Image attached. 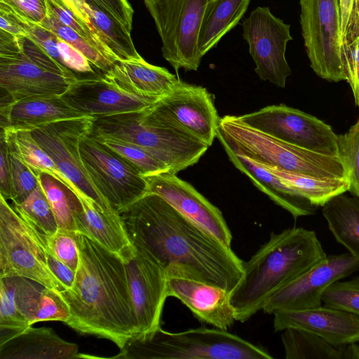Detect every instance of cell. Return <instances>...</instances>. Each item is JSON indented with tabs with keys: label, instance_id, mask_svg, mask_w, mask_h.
Here are the masks:
<instances>
[{
	"label": "cell",
	"instance_id": "cell-1",
	"mask_svg": "<svg viewBox=\"0 0 359 359\" xmlns=\"http://www.w3.org/2000/svg\"><path fill=\"white\" fill-rule=\"evenodd\" d=\"M132 243L165 271L178 268L231 292L243 261L156 194L147 193L119 212Z\"/></svg>",
	"mask_w": 359,
	"mask_h": 359
},
{
	"label": "cell",
	"instance_id": "cell-2",
	"mask_svg": "<svg viewBox=\"0 0 359 359\" xmlns=\"http://www.w3.org/2000/svg\"><path fill=\"white\" fill-rule=\"evenodd\" d=\"M76 241L74 283L59 292L70 311L65 323L81 334L110 340L121 350L139 333L124 261L79 232Z\"/></svg>",
	"mask_w": 359,
	"mask_h": 359
},
{
	"label": "cell",
	"instance_id": "cell-3",
	"mask_svg": "<svg viewBox=\"0 0 359 359\" xmlns=\"http://www.w3.org/2000/svg\"><path fill=\"white\" fill-rule=\"evenodd\" d=\"M327 257L316 233L302 227L271 233L269 241L243 262V275L231 292L236 321L244 323L268 299Z\"/></svg>",
	"mask_w": 359,
	"mask_h": 359
},
{
	"label": "cell",
	"instance_id": "cell-4",
	"mask_svg": "<svg viewBox=\"0 0 359 359\" xmlns=\"http://www.w3.org/2000/svg\"><path fill=\"white\" fill-rule=\"evenodd\" d=\"M113 358L271 359L265 348L217 327L180 332L156 330L131 338Z\"/></svg>",
	"mask_w": 359,
	"mask_h": 359
},
{
	"label": "cell",
	"instance_id": "cell-5",
	"mask_svg": "<svg viewBox=\"0 0 359 359\" xmlns=\"http://www.w3.org/2000/svg\"><path fill=\"white\" fill-rule=\"evenodd\" d=\"M219 133L233 148L261 164L320 178H348L339 156H327L285 142L243 121L238 116L220 118Z\"/></svg>",
	"mask_w": 359,
	"mask_h": 359
},
{
	"label": "cell",
	"instance_id": "cell-6",
	"mask_svg": "<svg viewBox=\"0 0 359 359\" xmlns=\"http://www.w3.org/2000/svg\"><path fill=\"white\" fill-rule=\"evenodd\" d=\"M89 135L140 147L165 163L169 172L175 175L196 164L209 147L176 130L143 124L140 111L95 118Z\"/></svg>",
	"mask_w": 359,
	"mask_h": 359
},
{
	"label": "cell",
	"instance_id": "cell-7",
	"mask_svg": "<svg viewBox=\"0 0 359 359\" xmlns=\"http://www.w3.org/2000/svg\"><path fill=\"white\" fill-rule=\"evenodd\" d=\"M147 126L169 128L211 146L220 118L214 96L202 86L182 80L168 93L140 111Z\"/></svg>",
	"mask_w": 359,
	"mask_h": 359
},
{
	"label": "cell",
	"instance_id": "cell-8",
	"mask_svg": "<svg viewBox=\"0 0 359 359\" xmlns=\"http://www.w3.org/2000/svg\"><path fill=\"white\" fill-rule=\"evenodd\" d=\"M22 277L61 292L50 270L43 234L27 224L0 195V278Z\"/></svg>",
	"mask_w": 359,
	"mask_h": 359
},
{
	"label": "cell",
	"instance_id": "cell-9",
	"mask_svg": "<svg viewBox=\"0 0 359 359\" xmlns=\"http://www.w3.org/2000/svg\"><path fill=\"white\" fill-rule=\"evenodd\" d=\"M162 42L163 57L176 72L197 71L201 55L198 37L210 0H143Z\"/></svg>",
	"mask_w": 359,
	"mask_h": 359
},
{
	"label": "cell",
	"instance_id": "cell-10",
	"mask_svg": "<svg viewBox=\"0 0 359 359\" xmlns=\"http://www.w3.org/2000/svg\"><path fill=\"white\" fill-rule=\"evenodd\" d=\"M304 47L313 71L330 82L346 81L338 0H299Z\"/></svg>",
	"mask_w": 359,
	"mask_h": 359
},
{
	"label": "cell",
	"instance_id": "cell-11",
	"mask_svg": "<svg viewBox=\"0 0 359 359\" xmlns=\"http://www.w3.org/2000/svg\"><path fill=\"white\" fill-rule=\"evenodd\" d=\"M94 118L82 116L55 121L40 126L31 133L76 188L93 199L104 212L119 214L98 191L81 156L80 142L90 134Z\"/></svg>",
	"mask_w": 359,
	"mask_h": 359
},
{
	"label": "cell",
	"instance_id": "cell-12",
	"mask_svg": "<svg viewBox=\"0 0 359 359\" xmlns=\"http://www.w3.org/2000/svg\"><path fill=\"white\" fill-rule=\"evenodd\" d=\"M238 117L248 126L285 142L323 155L338 156V135L332 127L299 109L281 104Z\"/></svg>",
	"mask_w": 359,
	"mask_h": 359
},
{
	"label": "cell",
	"instance_id": "cell-13",
	"mask_svg": "<svg viewBox=\"0 0 359 359\" xmlns=\"http://www.w3.org/2000/svg\"><path fill=\"white\" fill-rule=\"evenodd\" d=\"M79 150L97 189L117 212L147 193V182L140 172L93 137H83Z\"/></svg>",
	"mask_w": 359,
	"mask_h": 359
},
{
	"label": "cell",
	"instance_id": "cell-14",
	"mask_svg": "<svg viewBox=\"0 0 359 359\" xmlns=\"http://www.w3.org/2000/svg\"><path fill=\"white\" fill-rule=\"evenodd\" d=\"M243 36L262 81L285 88L292 74L285 57L287 43L292 40L290 25L276 17L267 6H258L242 23Z\"/></svg>",
	"mask_w": 359,
	"mask_h": 359
},
{
	"label": "cell",
	"instance_id": "cell-15",
	"mask_svg": "<svg viewBox=\"0 0 359 359\" xmlns=\"http://www.w3.org/2000/svg\"><path fill=\"white\" fill-rule=\"evenodd\" d=\"M76 81L47 70L29 60L22 53L17 36L0 39L1 102L61 96Z\"/></svg>",
	"mask_w": 359,
	"mask_h": 359
},
{
	"label": "cell",
	"instance_id": "cell-16",
	"mask_svg": "<svg viewBox=\"0 0 359 359\" xmlns=\"http://www.w3.org/2000/svg\"><path fill=\"white\" fill-rule=\"evenodd\" d=\"M359 270V257L351 253L327 256L318 264L278 290L262 311L304 310L322 305L325 290L333 283Z\"/></svg>",
	"mask_w": 359,
	"mask_h": 359
},
{
	"label": "cell",
	"instance_id": "cell-17",
	"mask_svg": "<svg viewBox=\"0 0 359 359\" xmlns=\"http://www.w3.org/2000/svg\"><path fill=\"white\" fill-rule=\"evenodd\" d=\"M123 261L138 334L152 332L161 327L163 308L168 297L166 272L134 245Z\"/></svg>",
	"mask_w": 359,
	"mask_h": 359
},
{
	"label": "cell",
	"instance_id": "cell-18",
	"mask_svg": "<svg viewBox=\"0 0 359 359\" xmlns=\"http://www.w3.org/2000/svg\"><path fill=\"white\" fill-rule=\"evenodd\" d=\"M144 177L147 193L158 194L187 219L231 248L233 236L222 212L193 186L169 172Z\"/></svg>",
	"mask_w": 359,
	"mask_h": 359
},
{
	"label": "cell",
	"instance_id": "cell-19",
	"mask_svg": "<svg viewBox=\"0 0 359 359\" xmlns=\"http://www.w3.org/2000/svg\"><path fill=\"white\" fill-rule=\"evenodd\" d=\"M165 272L168 296L178 299L198 320L226 330L236 321L230 291L178 268H170Z\"/></svg>",
	"mask_w": 359,
	"mask_h": 359
},
{
	"label": "cell",
	"instance_id": "cell-20",
	"mask_svg": "<svg viewBox=\"0 0 359 359\" xmlns=\"http://www.w3.org/2000/svg\"><path fill=\"white\" fill-rule=\"evenodd\" d=\"M61 96L82 116L94 118L142 111L158 99L126 91L103 75L77 80Z\"/></svg>",
	"mask_w": 359,
	"mask_h": 359
},
{
	"label": "cell",
	"instance_id": "cell-21",
	"mask_svg": "<svg viewBox=\"0 0 359 359\" xmlns=\"http://www.w3.org/2000/svg\"><path fill=\"white\" fill-rule=\"evenodd\" d=\"M273 314L276 332L297 328L313 333L337 346L359 342V316L333 307L278 310Z\"/></svg>",
	"mask_w": 359,
	"mask_h": 359
},
{
	"label": "cell",
	"instance_id": "cell-22",
	"mask_svg": "<svg viewBox=\"0 0 359 359\" xmlns=\"http://www.w3.org/2000/svg\"><path fill=\"white\" fill-rule=\"evenodd\" d=\"M78 351L50 327L0 329V359H73Z\"/></svg>",
	"mask_w": 359,
	"mask_h": 359
},
{
	"label": "cell",
	"instance_id": "cell-23",
	"mask_svg": "<svg viewBox=\"0 0 359 359\" xmlns=\"http://www.w3.org/2000/svg\"><path fill=\"white\" fill-rule=\"evenodd\" d=\"M216 137L234 166L245 174L258 189L288 211L294 219L316 213L318 207L309 200L285 184L260 163L250 159L233 148L217 132Z\"/></svg>",
	"mask_w": 359,
	"mask_h": 359
},
{
	"label": "cell",
	"instance_id": "cell-24",
	"mask_svg": "<svg viewBox=\"0 0 359 359\" xmlns=\"http://www.w3.org/2000/svg\"><path fill=\"white\" fill-rule=\"evenodd\" d=\"M74 193L82 205L81 211L75 216L77 232L123 259L133 244L120 214H107L79 189Z\"/></svg>",
	"mask_w": 359,
	"mask_h": 359
},
{
	"label": "cell",
	"instance_id": "cell-25",
	"mask_svg": "<svg viewBox=\"0 0 359 359\" xmlns=\"http://www.w3.org/2000/svg\"><path fill=\"white\" fill-rule=\"evenodd\" d=\"M82 116L59 95L33 97L0 104L2 130H32L46 123Z\"/></svg>",
	"mask_w": 359,
	"mask_h": 359
},
{
	"label": "cell",
	"instance_id": "cell-26",
	"mask_svg": "<svg viewBox=\"0 0 359 359\" xmlns=\"http://www.w3.org/2000/svg\"><path fill=\"white\" fill-rule=\"evenodd\" d=\"M103 76L126 91L156 98L168 93L180 80L166 68L149 64L143 58L118 60Z\"/></svg>",
	"mask_w": 359,
	"mask_h": 359
},
{
	"label": "cell",
	"instance_id": "cell-27",
	"mask_svg": "<svg viewBox=\"0 0 359 359\" xmlns=\"http://www.w3.org/2000/svg\"><path fill=\"white\" fill-rule=\"evenodd\" d=\"M15 300L19 312L29 324L41 321L66 323L70 316L69 309L59 292L22 277H13Z\"/></svg>",
	"mask_w": 359,
	"mask_h": 359
},
{
	"label": "cell",
	"instance_id": "cell-28",
	"mask_svg": "<svg viewBox=\"0 0 359 359\" xmlns=\"http://www.w3.org/2000/svg\"><path fill=\"white\" fill-rule=\"evenodd\" d=\"M14 11L18 23L25 31L27 36L39 44L71 76L81 80L97 78L103 75L83 53L72 45L50 30L26 20L15 10Z\"/></svg>",
	"mask_w": 359,
	"mask_h": 359
},
{
	"label": "cell",
	"instance_id": "cell-29",
	"mask_svg": "<svg viewBox=\"0 0 359 359\" xmlns=\"http://www.w3.org/2000/svg\"><path fill=\"white\" fill-rule=\"evenodd\" d=\"M287 359H359L356 343L337 346L313 333L297 328L283 330Z\"/></svg>",
	"mask_w": 359,
	"mask_h": 359
},
{
	"label": "cell",
	"instance_id": "cell-30",
	"mask_svg": "<svg viewBox=\"0 0 359 359\" xmlns=\"http://www.w3.org/2000/svg\"><path fill=\"white\" fill-rule=\"evenodd\" d=\"M251 0H210L206 7L198 37L201 57L217 46L234 28L247 11Z\"/></svg>",
	"mask_w": 359,
	"mask_h": 359
},
{
	"label": "cell",
	"instance_id": "cell-31",
	"mask_svg": "<svg viewBox=\"0 0 359 359\" xmlns=\"http://www.w3.org/2000/svg\"><path fill=\"white\" fill-rule=\"evenodd\" d=\"M346 193L328 201L322 213L336 241L359 257V198Z\"/></svg>",
	"mask_w": 359,
	"mask_h": 359
},
{
	"label": "cell",
	"instance_id": "cell-32",
	"mask_svg": "<svg viewBox=\"0 0 359 359\" xmlns=\"http://www.w3.org/2000/svg\"><path fill=\"white\" fill-rule=\"evenodd\" d=\"M261 165L318 208L323 207L335 196L348 191L349 181L347 178H320Z\"/></svg>",
	"mask_w": 359,
	"mask_h": 359
},
{
	"label": "cell",
	"instance_id": "cell-33",
	"mask_svg": "<svg viewBox=\"0 0 359 359\" xmlns=\"http://www.w3.org/2000/svg\"><path fill=\"white\" fill-rule=\"evenodd\" d=\"M89 6L90 23L118 60H140L128 31L123 25L91 0H85Z\"/></svg>",
	"mask_w": 359,
	"mask_h": 359
},
{
	"label": "cell",
	"instance_id": "cell-34",
	"mask_svg": "<svg viewBox=\"0 0 359 359\" xmlns=\"http://www.w3.org/2000/svg\"><path fill=\"white\" fill-rule=\"evenodd\" d=\"M37 177L53 211L58 229L77 231L75 216L81 211L82 205L76 194L50 174L41 172Z\"/></svg>",
	"mask_w": 359,
	"mask_h": 359
},
{
	"label": "cell",
	"instance_id": "cell-35",
	"mask_svg": "<svg viewBox=\"0 0 359 359\" xmlns=\"http://www.w3.org/2000/svg\"><path fill=\"white\" fill-rule=\"evenodd\" d=\"M1 130L9 136L22 160L36 176L46 172L53 176L73 191L76 189L61 173L53 158L34 139L31 130Z\"/></svg>",
	"mask_w": 359,
	"mask_h": 359
},
{
	"label": "cell",
	"instance_id": "cell-36",
	"mask_svg": "<svg viewBox=\"0 0 359 359\" xmlns=\"http://www.w3.org/2000/svg\"><path fill=\"white\" fill-rule=\"evenodd\" d=\"M15 212L39 233L50 236L58 231L53 211L40 184L21 203L13 204Z\"/></svg>",
	"mask_w": 359,
	"mask_h": 359
},
{
	"label": "cell",
	"instance_id": "cell-37",
	"mask_svg": "<svg viewBox=\"0 0 359 359\" xmlns=\"http://www.w3.org/2000/svg\"><path fill=\"white\" fill-rule=\"evenodd\" d=\"M90 136L122 157L143 177L169 172L165 163L140 147L111 137Z\"/></svg>",
	"mask_w": 359,
	"mask_h": 359
},
{
	"label": "cell",
	"instance_id": "cell-38",
	"mask_svg": "<svg viewBox=\"0 0 359 359\" xmlns=\"http://www.w3.org/2000/svg\"><path fill=\"white\" fill-rule=\"evenodd\" d=\"M39 25L50 30L83 53L103 74L109 72L112 69L114 65L113 62L104 56L85 38L60 22L49 12L47 13L46 18Z\"/></svg>",
	"mask_w": 359,
	"mask_h": 359
},
{
	"label": "cell",
	"instance_id": "cell-39",
	"mask_svg": "<svg viewBox=\"0 0 359 359\" xmlns=\"http://www.w3.org/2000/svg\"><path fill=\"white\" fill-rule=\"evenodd\" d=\"M9 149L11 161V200L13 204L22 203L36 188L39 182L37 176L20 158L13 142L4 131Z\"/></svg>",
	"mask_w": 359,
	"mask_h": 359
},
{
	"label": "cell",
	"instance_id": "cell-40",
	"mask_svg": "<svg viewBox=\"0 0 359 359\" xmlns=\"http://www.w3.org/2000/svg\"><path fill=\"white\" fill-rule=\"evenodd\" d=\"M46 4L48 12L60 22L85 38L93 47L114 63L118 60L96 29L77 18L72 11L56 0H46Z\"/></svg>",
	"mask_w": 359,
	"mask_h": 359
},
{
	"label": "cell",
	"instance_id": "cell-41",
	"mask_svg": "<svg viewBox=\"0 0 359 359\" xmlns=\"http://www.w3.org/2000/svg\"><path fill=\"white\" fill-rule=\"evenodd\" d=\"M337 147L348 175V191L359 198V117L347 132L337 135Z\"/></svg>",
	"mask_w": 359,
	"mask_h": 359
},
{
	"label": "cell",
	"instance_id": "cell-42",
	"mask_svg": "<svg viewBox=\"0 0 359 359\" xmlns=\"http://www.w3.org/2000/svg\"><path fill=\"white\" fill-rule=\"evenodd\" d=\"M324 305L359 316V277L331 284L322 297Z\"/></svg>",
	"mask_w": 359,
	"mask_h": 359
},
{
	"label": "cell",
	"instance_id": "cell-43",
	"mask_svg": "<svg viewBox=\"0 0 359 359\" xmlns=\"http://www.w3.org/2000/svg\"><path fill=\"white\" fill-rule=\"evenodd\" d=\"M30 326L18 310L13 277L0 278V329L18 330Z\"/></svg>",
	"mask_w": 359,
	"mask_h": 359
},
{
	"label": "cell",
	"instance_id": "cell-44",
	"mask_svg": "<svg viewBox=\"0 0 359 359\" xmlns=\"http://www.w3.org/2000/svg\"><path fill=\"white\" fill-rule=\"evenodd\" d=\"M77 231L58 230L54 235L44 236L48 250L60 262L76 271L79 262Z\"/></svg>",
	"mask_w": 359,
	"mask_h": 359
},
{
	"label": "cell",
	"instance_id": "cell-45",
	"mask_svg": "<svg viewBox=\"0 0 359 359\" xmlns=\"http://www.w3.org/2000/svg\"><path fill=\"white\" fill-rule=\"evenodd\" d=\"M342 61L346 81L359 108V25L353 40L342 50Z\"/></svg>",
	"mask_w": 359,
	"mask_h": 359
},
{
	"label": "cell",
	"instance_id": "cell-46",
	"mask_svg": "<svg viewBox=\"0 0 359 359\" xmlns=\"http://www.w3.org/2000/svg\"><path fill=\"white\" fill-rule=\"evenodd\" d=\"M22 53L39 66L52 72L77 80L71 76L35 41L27 36H17Z\"/></svg>",
	"mask_w": 359,
	"mask_h": 359
},
{
	"label": "cell",
	"instance_id": "cell-47",
	"mask_svg": "<svg viewBox=\"0 0 359 359\" xmlns=\"http://www.w3.org/2000/svg\"><path fill=\"white\" fill-rule=\"evenodd\" d=\"M340 10L342 50L354 38L359 25L357 0H338Z\"/></svg>",
	"mask_w": 359,
	"mask_h": 359
},
{
	"label": "cell",
	"instance_id": "cell-48",
	"mask_svg": "<svg viewBox=\"0 0 359 359\" xmlns=\"http://www.w3.org/2000/svg\"><path fill=\"white\" fill-rule=\"evenodd\" d=\"M26 20L40 25L48 13L46 0H4Z\"/></svg>",
	"mask_w": 359,
	"mask_h": 359
},
{
	"label": "cell",
	"instance_id": "cell-49",
	"mask_svg": "<svg viewBox=\"0 0 359 359\" xmlns=\"http://www.w3.org/2000/svg\"><path fill=\"white\" fill-rule=\"evenodd\" d=\"M118 20L130 32L133 27L134 11L128 0H91Z\"/></svg>",
	"mask_w": 359,
	"mask_h": 359
},
{
	"label": "cell",
	"instance_id": "cell-50",
	"mask_svg": "<svg viewBox=\"0 0 359 359\" xmlns=\"http://www.w3.org/2000/svg\"><path fill=\"white\" fill-rule=\"evenodd\" d=\"M11 161L9 149L4 134L0 135V194L11 199Z\"/></svg>",
	"mask_w": 359,
	"mask_h": 359
},
{
	"label": "cell",
	"instance_id": "cell-51",
	"mask_svg": "<svg viewBox=\"0 0 359 359\" xmlns=\"http://www.w3.org/2000/svg\"><path fill=\"white\" fill-rule=\"evenodd\" d=\"M46 258L48 267L65 290L71 288L75 281L76 271L57 259L46 245Z\"/></svg>",
	"mask_w": 359,
	"mask_h": 359
},
{
	"label": "cell",
	"instance_id": "cell-52",
	"mask_svg": "<svg viewBox=\"0 0 359 359\" xmlns=\"http://www.w3.org/2000/svg\"><path fill=\"white\" fill-rule=\"evenodd\" d=\"M0 30L15 36H27L24 29L18 23L14 10L4 0H0Z\"/></svg>",
	"mask_w": 359,
	"mask_h": 359
}]
</instances>
